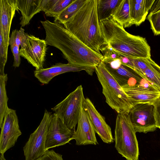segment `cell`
I'll return each mask as SVG.
<instances>
[{"label": "cell", "mask_w": 160, "mask_h": 160, "mask_svg": "<svg viewBox=\"0 0 160 160\" xmlns=\"http://www.w3.org/2000/svg\"><path fill=\"white\" fill-rule=\"evenodd\" d=\"M40 22L45 31L47 45L61 51L68 63L95 67L101 62L102 54L88 47L61 24L48 20Z\"/></svg>", "instance_id": "obj_1"}, {"label": "cell", "mask_w": 160, "mask_h": 160, "mask_svg": "<svg viewBox=\"0 0 160 160\" xmlns=\"http://www.w3.org/2000/svg\"><path fill=\"white\" fill-rule=\"evenodd\" d=\"M97 0H87L79 11L63 25L80 41L101 54L108 44L101 31L97 9Z\"/></svg>", "instance_id": "obj_2"}, {"label": "cell", "mask_w": 160, "mask_h": 160, "mask_svg": "<svg viewBox=\"0 0 160 160\" xmlns=\"http://www.w3.org/2000/svg\"><path fill=\"white\" fill-rule=\"evenodd\" d=\"M99 22L108 46L114 51L129 58H151V48L145 38L130 34L112 17Z\"/></svg>", "instance_id": "obj_3"}, {"label": "cell", "mask_w": 160, "mask_h": 160, "mask_svg": "<svg viewBox=\"0 0 160 160\" xmlns=\"http://www.w3.org/2000/svg\"><path fill=\"white\" fill-rule=\"evenodd\" d=\"M95 69L107 104L118 113H128L133 105L122 87L102 62Z\"/></svg>", "instance_id": "obj_4"}, {"label": "cell", "mask_w": 160, "mask_h": 160, "mask_svg": "<svg viewBox=\"0 0 160 160\" xmlns=\"http://www.w3.org/2000/svg\"><path fill=\"white\" fill-rule=\"evenodd\" d=\"M136 133L128 113H118L115 129V147L127 160H138L139 148Z\"/></svg>", "instance_id": "obj_5"}, {"label": "cell", "mask_w": 160, "mask_h": 160, "mask_svg": "<svg viewBox=\"0 0 160 160\" xmlns=\"http://www.w3.org/2000/svg\"><path fill=\"white\" fill-rule=\"evenodd\" d=\"M85 99L82 87L80 85L52 109L69 129L74 132Z\"/></svg>", "instance_id": "obj_6"}, {"label": "cell", "mask_w": 160, "mask_h": 160, "mask_svg": "<svg viewBox=\"0 0 160 160\" xmlns=\"http://www.w3.org/2000/svg\"><path fill=\"white\" fill-rule=\"evenodd\" d=\"M52 114L45 109L39 125L23 147L25 160H36L45 152V145Z\"/></svg>", "instance_id": "obj_7"}, {"label": "cell", "mask_w": 160, "mask_h": 160, "mask_svg": "<svg viewBox=\"0 0 160 160\" xmlns=\"http://www.w3.org/2000/svg\"><path fill=\"white\" fill-rule=\"evenodd\" d=\"M101 62L121 87L135 84L142 86L140 84L142 79L144 80L143 77L135 69L123 63L118 54V57L115 58L103 56Z\"/></svg>", "instance_id": "obj_8"}, {"label": "cell", "mask_w": 160, "mask_h": 160, "mask_svg": "<svg viewBox=\"0 0 160 160\" xmlns=\"http://www.w3.org/2000/svg\"><path fill=\"white\" fill-rule=\"evenodd\" d=\"M128 114L136 132L147 133L153 132L157 128L152 104H136L131 109Z\"/></svg>", "instance_id": "obj_9"}, {"label": "cell", "mask_w": 160, "mask_h": 160, "mask_svg": "<svg viewBox=\"0 0 160 160\" xmlns=\"http://www.w3.org/2000/svg\"><path fill=\"white\" fill-rule=\"evenodd\" d=\"M26 38L19 49L20 56L26 59L35 69L43 68L47 44L45 40L25 33Z\"/></svg>", "instance_id": "obj_10"}, {"label": "cell", "mask_w": 160, "mask_h": 160, "mask_svg": "<svg viewBox=\"0 0 160 160\" xmlns=\"http://www.w3.org/2000/svg\"><path fill=\"white\" fill-rule=\"evenodd\" d=\"M0 152L4 153L13 147L22 134L16 110L9 108L5 116L1 128Z\"/></svg>", "instance_id": "obj_11"}, {"label": "cell", "mask_w": 160, "mask_h": 160, "mask_svg": "<svg viewBox=\"0 0 160 160\" xmlns=\"http://www.w3.org/2000/svg\"><path fill=\"white\" fill-rule=\"evenodd\" d=\"M74 132L69 129L62 120L54 113L50 123L45 145L46 151L69 143Z\"/></svg>", "instance_id": "obj_12"}, {"label": "cell", "mask_w": 160, "mask_h": 160, "mask_svg": "<svg viewBox=\"0 0 160 160\" xmlns=\"http://www.w3.org/2000/svg\"><path fill=\"white\" fill-rule=\"evenodd\" d=\"M85 71L89 75L92 76L95 72V67L83 66L59 62L49 68L35 69L34 76L43 84H48L55 77L66 72Z\"/></svg>", "instance_id": "obj_13"}, {"label": "cell", "mask_w": 160, "mask_h": 160, "mask_svg": "<svg viewBox=\"0 0 160 160\" xmlns=\"http://www.w3.org/2000/svg\"><path fill=\"white\" fill-rule=\"evenodd\" d=\"M83 108L87 112L96 133L102 141L110 144L113 142L110 127L106 123L105 118L97 111L91 101L85 98Z\"/></svg>", "instance_id": "obj_14"}, {"label": "cell", "mask_w": 160, "mask_h": 160, "mask_svg": "<svg viewBox=\"0 0 160 160\" xmlns=\"http://www.w3.org/2000/svg\"><path fill=\"white\" fill-rule=\"evenodd\" d=\"M76 130L72 140L74 139L77 145L98 144L93 126L87 112L83 108L78 123Z\"/></svg>", "instance_id": "obj_15"}, {"label": "cell", "mask_w": 160, "mask_h": 160, "mask_svg": "<svg viewBox=\"0 0 160 160\" xmlns=\"http://www.w3.org/2000/svg\"><path fill=\"white\" fill-rule=\"evenodd\" d=\"M0 33L8 51L12 21L16 11L18 12L19 10L17 0H0Z\"/></svg>", "instance_id": "obj_16"}, {"label": "cell", "mask_w": 160, "mask_h": 160, "mask_svg": "<svg viewBox=\"0 0 160 160\" xmlns=\"http://www.w3.org/2000/svg\"><path fill=\"white\" fill-rule=\"evenodd\" d=\"M133 106L139 103L152 104L160 97V92L141 85H127L122 87Z\"/></svg>", "instance_id": "obj_17"}, {"label": "cell", "mask_w": 160, "mask_h": 160, "mask_svg": "<svg viewBox=\"0 0 160 160\" xmlns=\"http://www.w3.org/2000/svg\"><path fill=\"white\" fill-rule=\"evenodd\" d=\"M155 0H129L132 25H140L145 20Z\"/></svg>", "instance_id": "obj_18"}, {"label": "cell", "mask_w": 160, "mask_h": 160, "mask_svg": "<svg viewBox=\"0 0 160 160\" xmlns=\"http://www.w3.org/2000/svg\"><path fill=\"white\" fill-rule=\"evenodd\" d=\"M42 0H17L18 8L21 13L20 24L24 27L29 24L33 16L42 11Z\"/></svg>", "instance_id": "obj_19"}, {"label": "cell", "mask_w": 160, "mask_h": 160, "mask_svg": "<svg viewBox=\"0 0 160 160\" xmlns=\"http://www.w3.org/2000/svg\"><path fill=\"white\" fill-rule=\"evenodd\" d=\"M74 0H42V11L47 16L54 18Z\"/></svg>", "instance_id": "obj_20"}, {"label": "cell", "mask_w": 160, "mask_h": 160, "mask_svg": "<svg viewBox=\"0 0 160 160\" xmlns=\"http://www.w3.org/2000/svg\"><path fill=\"white\" fill-rule=\"evenodd\" d=\"M112 17L124 28L131 26L132 25L130 16L129 0H121Z\"/></svg>", "instance_id": "obj_21"}, {"label": "cell", "mask_w": 160, "mask_h": 160, "mask_svg": "<svg viewBox=\"0 0 160 160\" xmlns=\"http://www.w3.org/2000/svg\"><path fill=\"white\" fill-rule=\"evenodd\" d=\"M121 0H97V13L99 22L111 17Z\"/></svg>", "instance_id": "obj_22"}, {"label": "cell", "mask_w": 160, "mask_h": 160, "mask_svg": "<svg viewBox=\"0 0 160 160\" xmlns=\"http://www.w3.org/2000/svg\"><path fill=\"white\" fill-rule=\"evenodd\" d=\"M87 0H74L59 15L54 18V22L63 24L75 15L86 2Z\"/></svg>", "instance_id": "obj_23"}, {"label": "cell", "mask_w": 160, "mask_h": 160, "mask_svg": "<svg viewBox=\"0 0 160 160\" xmlns=\"http://www.w3.org/2000/svg\"><path fill=\"white\" fill-rule=\"evenodd\" d=\"M8 79L7 74L0 75V127H2L4 117L9 111L8 107V98L7 96L6 86Z\"/></svg>", "instance_id": "obj_24"}, {"label": "cell", "mask_w": 160, "mask_h": 160, "mask_svg": "<svg viewBox=\"0 0 160 160\" xmlns=\"http://www.w3.org/2000/svg\"><path fill=\"white\" fill-rule=\"evenodd\" d=\"M151 28L155 35H160V0H155L147 16Z\"/></svg>", "instance_id": "obj_25"}, {"label": "cell", "mask_w": 160, "mask_h": 160, "mask_svg": "<svg viewBox=\"0 0 160 160\" xmlns=\"http://www.w3.org/2000/svg\"><path fill=\"white\" fill-rule=\"evenodd\" d=\"M143 78L160 92V66L154 61L144 71Z\"/></svg>", "instance_id": "obj_26"}, {"label": "cell", "mask_w": 160, "mask_h": 160, "mask_svg": "<svg viewBox=\"0 0 160 160\" xmlns=\"http://www.w3.org/2000/svg\"><path fill=\"white\" fill-rule=\"evenodd\" d=\"M17 30H13L10 35L9 40V45H10L11 50L14 57L13 66L18 67L21 63V58L19 53V47L16 42V35Z\"/></svg>", "instance_id": "obj_27"}, {"label": "cell", "mask_w": 160, "mask_h": 160, "mask_svg": "<svg viewBox=\"0 0 160 160\" xmlns=\"http://www.w3.org/2000/svg\"><path fill=\"white\" fill-rule=\"evenodd\" d=\"M133 68L137 71L143 78L144 71L153 62L150 58H130Z\"/></svg>", "instance_id": "obj_28"}, {"label": "cell", "mask_w": 160, "mask_h": 160, "mask_svg": "<svg viewBox=\"0 0 160 160\" xmlns=\"http://www.w3.org/2000/svg\"><path fill=\"white\" fill-rule=\"evenodd\" d=\"M8 51L0 33V75H4V67L7 60Z\"/></svg>", "instance_id": "obj_29"}, {"label": "cell", "mask_w": 160, "mask_h": 160, "mask_svg": "<svg viewBox=\"0 0 160 160\" xmlns=\"http://www.w3.org/2000/svg\"><path fill=\"white\" fill-rule=\"evenodd\" d=\"M36 160H63L62 155L56 152L53 150L46 151L41 157Z\"/></svg>", "instance_id": "obj_30"}, {"label": "cell", "mask_w": 160, "mask_h": 160, "mask_svg": "<svg viewBox=\"0 0 160 160\" xmlns=\"http://www.w3.org/2000/svg\"><path fill=\"white\" fill-rule=\"evenodd\" d=\"M152 104L154 106V116L156 126L160 129V97L157 99Z\"/></svg>", "instance_id": "obj_31"}, {"label": "cell", "mask_w": 160, "mask_h": 160, "mask_svg": "<svg viewBox=\"0 0 160 160\" xmlns=\"http://www.w3.org/2000/svg\"><path fill=\"white\" fill-rule=\"evenodd\" d=\"M26 38L24 29L21 27L19 30H17L16 35V42L17 46L19 48L22 47L25 43Z\"/></svg>", "instance_id": "obj_32"}, {"label": "cell", "mask_w": 160, "mask_h": 160, "mask_svg": "<svg viewBox=\"0 0 160 160\" xmlns=\"http://www.w3.org/2000/svg\"><path fill=\"white\" fill-rule=\"evenodd\" d=\"M0 160H6V159L4 156V155L1 154L0 156Z\"/></svg>", "instance_id": "obj_33"}]
</instances>
